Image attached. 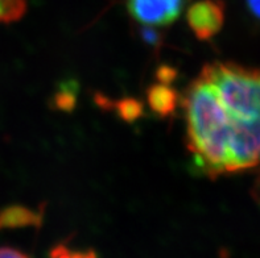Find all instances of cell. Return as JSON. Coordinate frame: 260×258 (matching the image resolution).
<instances>
[{
  "instance_id": "obj_6",
  "label": "cell",
  "mask_w": 260,
  "mask_h": 258,
  "mask_svg": "<svg viewBox=\"0 0 260 258\" xmlns=\"http://www.w3.org/2000/svg\"><path fill=\"white\" fill-rule=\"evenodd\" d=\"M26 12V0H0V25L19 21Z\"/></svg>"
},
{
  "instance_id": "obj_10",
  "label": "cell",
  "mask_w": 260,
  "mask_h": 258,
  "mask_svg": "<svg viewBox=\"0 0 260 258\" xmlns=\"http://www.w3.org/2000/svg\"><path fill=\"white\" fill-rule=\"evenodd\" d=\"M246 4L251 15L260 21V0H246Z\"/></svg>"
},
{
  "instance_id": "obj_3",
  "label": "cell",
  "mask_w": 260,
  "mask_h": 258,
  "mask_svg": "<svg viewBox=\"0 0 260 258\" xmlns=\"http://www.w3.org/2000/svg\"><path fill=\"white\" fill-rule=\"evenodd\" d=\"M189 28L198 40H210L219 33L224 23V4L222 0H198L186 13Z\"/></svg>"
},
{
  "instance_id": "obj_2",
  "label": "cell",
  "mask_w": 260,
  "mask_h": 258,
  "mask_svg": "<svg viewBox=\"0 0 260 258\" xmlns=\"http://www.w3.org/2000/svg\"><path fill=\"white\" fill-rule=\"evenodd\" d=\"M128 12L147 26L171 25L181 16L189 0H125Z\"/></svg>"
},
{
  "instance_id": "obj_4",
  "label": "cell",
  "mask_w": 260,
  "mask_h": 258,
  "mask_svg": "<svg viewBox=\"0 0 260 258\" xmlns=\"http://www.w3.org/2000/svg\"><path fill=\"white\" fill-rule=\"evenodd\" d=\"M147 100L151 109L161 118H168L176 111L180 103V95L169 83L158 82L147 91Z\"/></svg>"
},
{
  "instance_id": "obj_11",
  "label": "cell",
  "mask_w": 260,
  "mask_h": 258,
  "mask_svg": "<svg viewBox=\"0 0 260 258\" xmlns=\"http://www.w3.org/2000/svg\"><path fill=\"white\" fill-rule=\"evenodd\" d=\"M255 190H256V198H257V200H259V203H260V179H259V182H257Z\"/></svg>"
},
{
  "instance_id": "obj_5",
  "label": "cell",
  "mask_w": 260,
  "mask_h": 258,
  "mask_svg": "<svg viewBox=\"0 0 260 258\" xmlns=\"http://www.w3.org/2000/svg\"><path fill=\"white\" fill-rule=\"evenodd\" d=\"M43 209L35 211L24 206H10L0 211V231L40 227L43 224Z\"/></svg>"
},
{
  "instance_id": "obj_8",
  "label": "cell",
  "mask_w": 260,
  "mask_h": 258,
  "mask_svg": "<svg viewBox=\"0 0 260 258\" xmlns=\"http://www.w3.org/2000/svg\"><path fill=\"white\" fill-rule=\"evenodd\" d=\"M120 116L124 120L132 121L138 119L142 114V104L139 101L134 100V99H125V100L120 101L118 107Z\"/></svg>"
},
{
  "instance_id": "obj_9",
  "label": "cell",
  "mask_w": 260,
  "mask_h": 258,
  "mask_svg": "<svg viewBox=\"0 0 260 258\" xmlns=\"http://www.w3.org/2000/svg\"><path fill=\"white\" fill-rule=\"evenodd\" d=\"M0 258H29L17 249L10 246H0Z\"/></svg>"
},
{
  "instance_id": "obj_1",
  "label": "cell",
  "mask_w": 260,
  "mask_h": 258,
  "mask_svg": "<svg viewBox=\"0 0 260 258\" xmlns=\"http://www.w3.org/2000/svg\"><path fill=\"white\" fill-rule=\"evenodd\" d=\"M186 145L209 178L260 166V69L234 62L202 67L184 96Z\"/></svg>"
},
{
  "instance_id": "obj_7",
  "label": "cell",
  "mask_w": 260,
  "mask_h": 258,
  "mask_svg": "<svg viewBox=\"0 0 260 258\" xmlns=\"http://www.w3.org/2000/svg\"><path fill=\"white\" fill-rule=\"evenodd\" d=\"M50 258H98L94 250H72L63 244L56 245L50 250Z\"/></svg>"
}]
</instances>
